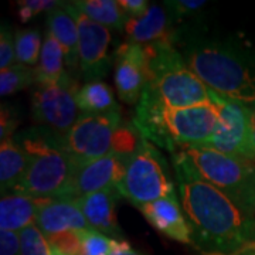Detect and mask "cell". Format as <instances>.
Wrapping results in <instances>:
<instances>
[{"mask_svg": "<svg viewBox=\"0 0 255 255\" xmlns=\"http://www.w3.org/2000/svg\"><path fill=\"white\" fill-rule=\"evenodd\" d=\"M172 159L193 246L209 255L240 254L255 247V216L238 209L206 180L183 152L172 155Z\"/></svg>", "mask_w": 255, "mask_h": 255, "instance_id": "cell-1", "label": "cell"}, {"mask_svg": "<svg viewBox=\"0 0 255 255\" xmlns=\"http://www.w3.org/2000/svg\"><path fill=\"white\" fill-rule=\"evenodd\" d=\"M174 47L211 91L255 107V47L234 36L211 33L197 23L179 26Z\"/></svg>", "mask_w": 255, "mask_h": 255, "instance_id": "cell-2", "label": "cell"}, {"mask_svg": "<svg viewBox=\"0 0 255 255\" xmlns=\"http://www.w3.org/2000/svg\"><path fill=\"white\" fill-rule=\"evenodd\" d=\"M132 124L146 140L174 155L189 149H209L219 125V111L214 102L187 108L167 107L146 85Z\"/></svg>", "mask_w": 255, "mask_h": 255, "instance_id": "cell-3", "label": "cell"}, {"mask_svg": "<svg viewBox=\"0 0 255 255\" xmlns=\"http://www.w3.org/2000/svg\"><path fill=\"white\" fill-rule=\"evenodd\" d=\"M30 156V164L14 193L60 200L73 180L77 159L63 149V139L44 128H30L13 137Z\"/></svg>", "mask_w": 255, "mask_h": 255, "instance_id": "cell-4", "label": "cell"}, {"mask_svg": "<svg viewBox=\"0 0 255 255\" xmlns=\"http://www.w3.org/2000/svg\"><path fill=\"white\" fill-rule=\"evenodd\" d=\"M147 54V87L172 108L213 104V91L193 73L172 40L143 46Z\"/></svg>", "mask_w": 255, "mask_h": 255, "instance_id": "cell-5", "label": "cell"}, {"mask_svg": "<svg viewBox=\"0 0 255 255\" xmlns=\"http://www.w3.org/2000/svg\"><path fill=\"white\" fill-rule=\"evenodd\" d=\"M142 135L136 128L122 124L121 111L108 114H81L64 137V150L80 162L100 159L112 153L132 155Z\"/></svg>", "mask_w": 255, "mask_h": 255, "instance_id": "cell-6", "label": "cell"}, {"mask_svg": "<svg viewBox=\"0 0 255 255\" xmlns=\"http://www.w3.org/2000/svg\"><path fill=\"white\" fill-rule=\"evenodd\" d=\"M117 187L121 196L137 209L163 197L179 196L164 156L145 137L129 156L125 174Z\"/></svg>", "mask_w": 255, "mask_h": 255, "instance_id": "cell-7", "label": "cell"}, {"mask_svg": "<svg viewBox=\"0 0 255 255\" xmlns=\"http://www.w3.org/2000/svg\"><path fill=\"white\" fill-rule=\"evenodd\" d=\"M200 174L221 190L238 209L255 216V166L214 149L183 150Z\"/></svg>", "mask_w": 255, "mask_h": 255, "instance_id": "cell-8", "label": "cell"}, {"mask_svg": "<svg viewBox=\"0 0 255 255\" xmlns=\"http://www.w3.org/2000/svg\"><path fill=\"white\" fill-rule=\"evenodd\" d=\"M77 90L74 77L61 84L37 85L31 97V115L37 127L65 137L81 117L75 101Z\"/></svg>", "mask_w": 255, "mask_h": 255, "instance_id": "cell-9", "label": "cell"}, {"mask_svg": "<svg viewBox=\"0 0 255 255\" xmlns=\"http://www.w3.org/2000/svg\"><path fill=\"white\" fill-rule=\"evenodd\" d=\"M61 7L70 13L78 26V54L80 74L85 82L102 81L112 65L110 28L104 27L82 14L74 1H61Z\"/></svg>", "mask_w": 255, "mask_h": 255, "instance_id": "cell-10", "label": "cell"}, {"mask_svg": "<svg viewBox=\"0 0 255 255\" xmlns=\"http://www.w3.org/2000/svg\"><path fill=\"white\" fill-rule=\"evenodd\" d=\"M219 125L209 149L250 162V107L213 91Z\"/></svg>", "mask_w": 255, "mask_h": 255, "instance_id": "cell-11", "label": "cell"}, {"mask_svg": "<svg viewBox=\"0 0 255 255\" xmlns=\"http://www.w3.org/2000/svg\"><path fill=\"white\" fill-rule=\"evenodd\" d=\"M129 156L112 153L87 162L77 160L73 180L60 200H78L95 191L118 186L127 170Z\"/></svg>", "mask_w": 255, "mask_h": 255, "instance_id": "cell-12", "label": "cell"}, {"mask_svg": "<svg viewBox=\"0 0 255 255\" xmlns=\"http://www.w3.org/2000/svg\"><path fill=\"white\" fill-rule=\"evenodd\" d=\"M115 85L121 100L135 105L147 85V54L140 44L124 43L114 55Z\"/></svg>", "mask_w": 255, "mask_h": 255, "instance_id": "cell-13", "label": "cell"}, {"mask_svg": "<svg viewBox=\"0 0 255 255\" xmlns=\"http://www.w3.org/2000/svg\"><path fill=\"white\" fill-rule=\"evenodd\" d=\"M177 28V23L164 4H150L143 16L128 18L124 33L127 43L147 46L163 40L173 41Z\"/></svg>", "mask_w": 255, "mask_h": 255, "instance_id": "cell-14", "label": "cell"}, {"mask_svg": "<svg viewBox=\"0 0 255 255\" xmlns=\"http://www.w3.org/2000/svg\"><path fill=\"white\" fill-rule=\"evenodd\" d=\"M139 210L156 231L182 244L193 246L190 228L184 217L179 196L163 197L147 203L140 206Z\"/></svg>", "mask_w": 255, "mask_h": 255, "instance_id": "cell-15", "label": "cell"}, {"mask_svg": "<svg viewBox=\"0 0 255 255\" xmlns=\"http://www.w3.org/2000/svg\"><path fill=\"white\" fill-rule=\"evenodd\" d=\"M121 196L118 187L112 186L75 200L92 230H97L112 240H121V228L117 221L115 204Z\"/></svg>", "mask_w": 255, "mask_h": 255, "instance_id": "cell-16", "label": "cell"}, {"mask_svg": "<svg viewBox=\"0 0 255 255\" xmlns=\"http://www.w3.org/2000/svg\"><path fill=\"white\" fill-rule=\"evenodd\" d=\"M34 224L47 238L91 228L75 200H47L38 211Z\"/></svg>", "mask_w": 255, "mask_h": 255, "instance_id": "cell-17", "label": "cell"}, {"mask_svg": "<svg viewBox=\"0 0 255 255\" xmlns=\"http://www.w3.org/2000/svg\"><path fill=\"white\" fill-rule=\"evenodd\" d=\"M47 30L63 47L67 70L73 77L80 73L78 54V26L74 17L61 7V1L47 11Z\"/></svg>", "mask_w": 255, "mask_h": 255, "instance_id": "cell-18", "label": "cell"}, {"mask_svg": "<svg viewBox=\"0 0 255 255\" xmlns=\"http://www.w3.org/2000/svg\"><path fill=\"white\" fill-rule=\"evenodd\" d=\"M47 199H36L26 194L11 193L0 200V230L20 233L34 224L37 214Z\"/></svg>", "mask_w": 255, "mask_h": 255, "instance_id": "cell-19", "label": "cell"}, {"mask_svg": "<svg viewBox=\"0 0 255 255\" xmlns=\"http://www.w3.org/2000/svg\"><path fill=\"white\" fill-rule=\"evenodd\" d=\"M30 164V156L13 137L0 143V191L1 196L14 193Z\"/></svg>", "mask_w": 255, "mask_h": 255, "instance_id": "cell-20", "label": "cell"}, {"mask_svg": "<svg viewBox=\"0 0 255 255\" xmlns=\"http://www.w3.org/2000/svg\"><path fill=\"white\" fill-rule=\"evenodd\" d=\"M34 68H36L37 85L61 84L73 77L67 70L63 47L60 46V43L55 40V37L48 30L44 34V43H43L40 61Z\"/></svg>", "mask_w": 255, "mask_h": 255, "instance_id": "cell-21", "label": "cell"}, {"mask_svg": "<svg viewBox=\"0 0 255 255\" xmlns=\"http://www.w3.org/2000/svg\"><path fill=\"white\" fill-rule=\"evenodd\" d=\"M75 101L81 114L98 115L119 111L112 88L104 81L84 82L77 90Z\"/></svg>", "mask_w": 255, "mask_h": 255, "instance_id": "cell-22", "label": "cell"}, {"mask_svg": "<svg viewBox=\"0 0 255 255\" xmlns=\"http://www.w3.org/2000/svg\"><path fill=\"white\" fill-rule=\"evenodd\" d=\"M74 4L82 14L104 27L125 30L129 17L117 0H75Z\"/></svg>", "mask_w": 255, "mask_h": 255, "instance_id": "cell-23", "label": "cell"}, {"mask_svg": "<svg viewBox=\"0 0 255 255\" xmlns=\"http://www.w3.org/2000/svg\"><path fill=\"white\" fill-rule=\"evenodd\" d=\"M16 60L18 64L27 67H37L43 50L44 37L37 28H20L14 34Z\"/></svg>", "mask_w": 255, "mask_h": 255, "instance_id": "cell-24", "label": "cell"}, {"mask_svg": "<svg viewBox=\"0 0 255 255\" xmlns=\"http://www.w3.org/2000/svg\"><path fill=\"white\" fill-rule=\"evenodd\" d=\"M37 84L36 68L23 64H14L7 70L0 71V95L9 97Z\"/></svg>", "mask_w": 255, "mask_h": 255, "instance_id": "cell-25", "label": "cell"}, {"mask_svg": "<svg viewBox=\"0 0 255 255\" xmlns=\"http://www.w3.org/2000/svg\"><path fill=\"white\" fill-rule=\"evenodd\" d=\"M20 255H51V246L36 224H31L20 231Z\"/></svg>", "mask_w": 255, "mask_h": 255, "instance_id": "cell-26", "label": "cell"}, {"mask_svg": "<svg viewBox=\"0 0 255 255\" xmlns=\"http://www.w3.org/2000/svg\"><path fill=\"white\" fill-rule=\"evenodd\" d=\"M82 255H110L112 248V238L97 230L81 231Z\"/></svg>", "mask_w": 255, "mask_h": 255, "instance_id": "cell-27", "label": "cell"}, {"mask_svg": "<svg viewBox=\"0 0 255 255\" xmlns=\"http://www.w3.org/2000/svg\"><path fill=\"white\" fill-rule=\"evenodd\" d=\"M164 6L169 9L170 14L173 16L177 26H180L184 20L190 16H196L203 7L207 6L204 0H176V1H164Z\"/></svg>", "mask_w": 255, "mask_h": 255, "instance_id": "cell-28", "label": "cell"}, {"mask_svg": "<svg viewBox=\"0 0 255 255\" xmlns=\"http://www.w3.org/2000/svg\"><path fill=\"white\" fill-rule=\"evenodd\" d=\"M50 246L65 255H82L81 231H68L48 237Z\"/></svg>", "mask_w": 255, "mask_h": 255, "instance_id": "cell-29", "label": "cell"}, {"mask_svg": "<svg viewBox=\"0 0 255 255\" xmlns=\"http://www.w3.org/2000/svg\"><path fill=\"white\" fill-rule=\"evenodd\" d=\"M14 64H17L14 36L11 30L3 24L0 31V70H7Z\"/></svg>", "mask_w": 255, "mask_h": 255, "instance_id": "cell-30", "label": "cell"}, {"mask_svg": "<svg viewBox=\"0 0 255 255\" xmlns=\"http://www.w3.org/2000/svg\"><path fill=\"white\" fill-rule=\"evenodd\" d=\"M60 1L54 0H24L18 1V17L21 23H28L41 11H48L55 7Z\"/></svg>", "mask_w": 255, "mask_h": 255, "instance_id": "cell-31", "label": "cell"}, {"mask_svg": "<svg viewBox=\"0 0 255 255\" xmlns=\"http://www.w3.org/2000/svg\"><path fill=\"white\" fill-rule=\"evenodd\" d=\"M20 233L0 230V255H20Z\"/></svg>", "mask_w": 255, "mask_h": 255, "instance_id": "cell-32", "label": "cell"}, {"mask_svg": "<svg viewBox=\"0 0 255 255\" xmlns=\"http://www.w3.org/2000/svg\"><path fill=\"white\" fill-rule=\"evenodd\" d=\"M17 124V115L11 111L9 105H1V117H0V140L1 142L13 137Z\"/></svg>", "mask_w": 255, "mask_h": 255, "instance_id": "cell-33", "label": "cell"}, {"mask_svg": "<svg viewBox=\"0 0 255 255\" xmlns=\"http://www.w3.org/2000/svg\"><path fill=\"white\" fill-rule=\"evenodd\" d=\"M121 7L127 13L128 17L137 18L143 16L149 9V1L146 0H119Z\"/></svg>", "mask_w": 255, "mask_h": 255, "instance_id": "cell-34", "label": "cell"}, {"mask_svg": "<svg viewBox=\"0 0 255 255\" xmlns=\"http://www.w3.org/2000/svg\"><path fill=\"white\" fill-rule=\"evenodd\" d=\"M110 255H142L133 250L130 244L122 240H112V248H111Z\"/></svg>", "mask_w": 255, "mask_h": 255, "instance_id": "cell-35", "label": "cell"}, {"mask_svg": "<svg viewBox=\"0 0 255 255\" xmlns=\"http://www.w3.org/2000/svg\"><path fill=\"white\" fill-rule=\"evenodd\" d=\"M250 160H255V107H250Z\"/></svg>", "mask_w": 255, "mask_h": 255, "instance_id": "cell-36", "label": "cell"}, {"mask_svg": "<svg viewBox=\"0 0 255 255\" xmlns=\"http://www.w3.org/2000/svg\"><path fill=\"white\" fill-rule=\"evenodd\" d=\"M51 255H65V254L60 253L58 250H55V248H53V247H51Z\"/></svg>", "mask_w": 255, "mask_h": 255, "instance_id": "cell-37", "label": "cell"}, {"mask_svg": "<svg viewBox=\"0 0 255 255\" xmlns=\"http://www.w3.org/2000/svg\"><path fill=\"white\" fill-rule=\"evenodd\" d=\"M254 248H255V247H254Z\"/></svg>", "mask_w": 255, "mask_h": 255, "instance_id": "cell-38", "label": "cell"}]
</instances>
